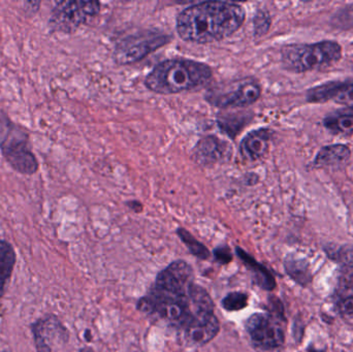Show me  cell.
Listing matches in <instances>:
<instances>
[{"mask_svg":"<svg viewBox=\"0 0 353 352\" xmlns=\"http://www.w3.org/2000/svg\"><path fill=\"white\" fill-rule=\"evenodd\" d=\"M246 12L234 2L205 1L193 4L176 17V31L183 41L209 43L228 39L244 24Z\"/></svg>","mask_w":353,"mask_h":352,"instance_id":"6da1fadb","label":"cell"},{"mask_svg":"<svg viewBox=\"0 0 353 352\" xmlns=\"http://www.w3.org/2000/svg\"><path fill=\"white\" fill-rule=\"evenodd\" d=\"M212 70L207 64L189 59H170L157 64L145 79V86L159 94L193 90L209 82Z\"/></svg>","mask_w":353,"mask_h":352,"instance_id":"7a4b0ae2","label":"cell"},{"mask_svg":"<svg viewBox=\"0 0 353 352\" xmlns=\"http://www.w3.org/2000/svg\"><path fill=\"white\" fill-rule=\"evenodd\" d=\"M0 152L10 167L21 175H34L39 171V161L33 153L28 130L14 123L2 112H0Z\"/></svg>","mask_w":353,"mask_h":352,"instance_id":"3957f363","label":"cell"},{"mask_svg":"<svg viewBox=\"0 0 353 352\" xmlns=\"http://www.w3.org/2000/svg\"><path fill=\"white\" fill-rule=\"evenodd\" d=\"M342 58V47L335 41L315 43H292L281 51V62L288 72L303 74L337 63Z\"/></svg>","mask_w":353,"mask_h":352,"instance_id":"277c9868","label":"cell"},{"mask_svg":"<svg viewBox=\"0 0 353 352\" xmlns=\"http://www.w3.org/2000/svg\"><path fill=\"white\" fill-rule=\"evenodd\" d=\"M101 12L99 1H59L54 4L49 19L52 31L72 33Z\"/></svg>","mask_w":353,"mask_h":352,"instance_id":"5b68a950","label":"cell"},{"mask_svg":"<svg viewBox=\"0 0 353 352\" xmlns=\"http://www.w3.org/2000/svg\"><path fill=\"white\" fill-rule=\"evenodd\" d=\"M282 316L273 313H255L245 322V329L256 349L272 351L283 346L285 333Z\"/></svg>","mask_w":353,"mask_h":352,"instance_id":"8992f818","label":"cell"},{"mask_svg":"<svg viewBox=\"0 0 353 352\" xmlns=\"http://www.w3.org/2000/svg\"><path fill=\"white\" fill-rule=\"evenodd\" d=\"M170 39L169 35L154 31H143L128 35L116 45L115 60L122 65L140 61L159 48L170 43Z\"/></svg>","mask_w":353,"mask_h":352,"instance_id":"52a82bcc","label":"cell"},{"mask_svg":"<svg viewBox=\"0 0 353 352\" xmlns=\"http://www.w3.org/2000/svg\"><path fill=\"white\" fill-rule=\"evenodd\" d=\"M261 88L251 78L236 81L232 84L214 89L207 96L208 101L218 107H245L261 97Z\"/></svg>","mask_w":353,"mask_h":352,"instance_id":"ba28073f","label":"cell"},{"mask_svg":"<svg viewBox=\"0 0 353 352\" xmlns=\"http://www.w3.org/2000/svg\"><path fill=\"white\" fill-rule=\"evenodd\" d=\"M193 283V271L184 260H176L161 271L154 287L163 293L171 295H186Z\"/></svg>","mask_w":353,"mask_h":352,"instance_id":"9c48e42d","label":"cell"},{"mask_svg":"<svg viewBox=\"0 0 353 352\" xmlns=\"http://www.w3.org/2000/svg\"><path fill=\"white\" fill-rule=\"evenodd\" d=\"M306 99L311 103L334 101L353 111V82L333 81L319 85L307 91Z\"/></svg>","mask_w":353,"mask_h":352,"instance_id":"30bf717a","label":"cell"},{"mask_svg":"<svg viewBox=\"0 0 353 352\" xmlns=\"http://www.w3.org/2000/svg\"><path fill=\"white\" fill-rule=\"evenodd\" d=\"M219 322L215 314L191 322L186 329L181 331L185 342L193 346H203L211 342L219 333Z\"/></svg>","mask_w":353,"mask_h":352,"instance_id":"8fae6325","label":"cell"},{"mask_svg":"<svg viewBox=\"0 0 353 352\" xmlns=\"http://www.w3.org/2000/svg\"><path fill=\"white\" fill-rule=\"evenodd\" d=\"M37 352H51V343L57 337L65 336L66 330L57 318L48 315L31 326Z\"/></svg>","mask_w":353,"mask_h":352,"instance_id":"7c38bea8","label":"cell"},{"mask_svg":"<svg viewBox=\"0 0 353 352\" xmlns=\"http://www.w3.org/2000/svg\"><path fill=\"white\" fill-rule=\"evenodd\" d=\"M230 155V145L214 136L201 138L194 149L195 161L203 165H215L225 161Z\"/></svg>","mask_w":353,"mask_h":352,"instance_id":"4fadbf2b","label":"cell"},{"mask_svg":"<svg viewBox=\"0 0 353 352\" xmlns=\"http://www.w3.org/2000/svg\"><path fill=\"white\" fill-rule=\"evenodd\" d=\"M272 132L267 128L253 130L243 138L241 144V152L245 158L249 161H257L261 158L269 150Z\"/></svg>","mask_w":353,"mask_h":352,"instance_id":"5bb4252c","label":"cell"},{"mask_svg":"<svg viewBox=\"0 0 353 352\" xmlns=\"http://www.w3.org/2000/svg\"><path fill=\"white\" fill-rule=\"evenodd\" d=\"M350 157L352 151L346 145H327L319 151L313 165L317 167H340L345 165L350 161Z\"/></svg>","mask_w":353,"mask_h":352,"instance_id":"9a60e30c","label":"cell"},{"mask_svg":"<svg viewBox=\"0 0 353 352\" xmlns=\"http://www.w3.org/2000/svg\"><path fill=\"white\" fill-rule=\"evenodd\" d=\"M236 256L242 260L243 264L248 268L252 274L253 281L261 289L267 291H272L276 289V280L273 274L263 265L259 264L250 254L247 253L242 248H236Z\"/></svg>","mask_w":353,"mask_h":352,"instance_id":"2e32d148","label":"cell"},{"mask_svg":"<svg viewBox=\"0 0 353 352\" xmlns=\"http://www.w3.org/2000/svg\"><path fill=\"white\" fill-rule=\"evenodd\" d=\"M284 268L288 276L302 287H307L312 282V272L309 262L304 258L288 256L284 260Z\"/></svg>","mask_w":353,"mask_h":352,"instance_id":"e0dca14e","label":"cell"},{"mask_svg":"<svg viewBox=\"0 0 353 352\" xmlns=\"http://www.w3.org/2000/svg\"><path fill=\"white\" fill-rule=\"evenodd\" d=\"M16 264V252L8 242L0 240V298L3 296L8 281Z\"/></svg>","mask_w":353,"mask_h":352,"instance_id":"ac0fdd59","label":"cell"},{"mask_svg":"<svg viewBox=\"0 0 353 352\" xmlns=\"http://www.w3.org/2000/svg\"><path fill=\"white\" fill-rule=\"evenodd\" d=\"M323 125L334 134H346L353 132V112L336 113L323 119Z\"/></svg>","mask_w":353,"mask_h":352,"instance_id":"d6986e66","label":"cell"},{"mask_svg":"<svg viewBox=\"0 0 353 352\" xmlns=\"http://www.w3.org/2000/svg\"><path fill=\"white\" fill-rule=\"evenodd\" d=\"M176 233H178L179 237H180L183 243L186 245V247L188 248L189 251L193 256H196L199 260H208L210 258V251L208 250V248L203 244H201V242L197 241L186 229H179Z\"/></svg>","mask_w":353,"mask_h":352,"instance_id":"ffe728a7","label":"cell"},{"mask_svg":"<svg viewBox=\"0 0 353 352\" xmlns=\"http://www.w3.org/2000/svg\"><path fill=\"white\" fill-rule=\"evenodd\" d=\"M325 253L330 258L339 262L344 268H353V246L344 245L333 249L325 248Z\"/></svg>","mask_w":353,"mask_h":352,"instance_id":"44dd1931","label":"cell"},{"mask_svg":"<svg viewBox=\"0 0 353 352\" xmlns=\"http://www.w3.org/2000/svg\"><path fill=\"white\" fill-rule=\"evenodd\" d=\"M246 117L247 116L241 115V114H238V115L230 114V115H226L225 117L220 118L218 123H219L220 128L225 132V134L234 138L246 124V121H245Z\"/></svg>","mask_w":353,"mask_h":352,"instance_id":"7402d4cb","label":"cell"},{"mask_svg":"<svg viewBox=\"0 0 353 352\" xmlns=\"http://www.w3.org/2000/svg\"><path fill=\"white\" fill-rule=\"evenodd\" d=\"M221 305L228 311H240L248 305V296L240 291L230 293L222 300Z\"/></svg>","mask_w":353,"mask_h":352,"instance_id":"603a6c76","label":"cell"},{"mask_svg":"<svg viewBox=\"0 0 353 352\" xmlns=\"http://www.w3.org/2000/svg\"><path fill=\"white\" fill-rule=\"evenodd\" d=\"M337 291L338 293L344 296L343 298H345L346 293H348L347 297L353 296V268L342 267L338 277Z\"/></svg>","mask_w":353,"mask_h":352,"instance_id":"cb8c5ba5","label":"cell"},{"mask_svg":"<svg viewBox=\"0 0 353 352\" xmlns=\"http://www.w3.org/2000/svg\"><path fill=\"white\" fill-rule=\"evenodd\" d=\"M271 27V17L269 12L265 10H259L255 14L254 18V33L256 37H261L269 31Z\"/></svg>","mask_w":353,"mask_h":352,"instance_id":"d4e9b609","label":"cell"},{"mask_svg":"<svg viewBox=\"0 0 353 352\" xmlns=\"http://www.w3.org/2000/svg\"><path fill=\"white\" fill-rule=\"evenodd\" d=\"M214 258L219 264L226 265L232 262V254L228 246H220L214 250Z\"/></svg>","mask_w":353,"mask_h":352,"instance_id":"484cf974","label":"cell"},{"mask_svg":"<svg viewBox=\"0 0 353 352\" xmlns=\"http://www.w3.org/2000/svg\"><path fill=\"white\" fill-rule=\"evenodd\" d=\"M338 308L340 313L353 318V296L340 300Z\"/></svg>","mask_w":353,"mask_h":352,"instance_id":"4316f807","label":"cell"},{"mask_svg":"<svg viewBox=\"0 0 353 352\" xmlns=\"http://www.w3.org/2000/svg\"><path fill=\"white\" fill-rule=\"evenodd\" d=\"M306 352H325V351H321V349H315V347L313 346V345H310V346H309L308 349H307Z\"/></svg>","mask_w":353,"mask_h":352,"instance_id":"83f0119b","label":"cell"},{"mask_svg":"<svg viewBox=\"0 0 353 352\" xmlns=\"http://www.w3.org/2000/svg\"><path fill=\"white\" fill-rule=\"evenodd\" d=\"M78 352H93L92 349H80Z\"/></svg>","mask_w":353,"mask_h":352,"instance_id":"f1b7e54d","label":"cell"},{"mask_svg":"<svg viewBox=\"0 0 353 352\" xmlns=\"http://www.w3.org/2000/svg\"><path fill=\"white\" fill-rule=\"evenodd\" d=\"M6 352H8V351H6Z\"/></svg>","mask_w":353,"mask_h":352,"instance_id":"f546056e","label":"cell"}]
</instances>
